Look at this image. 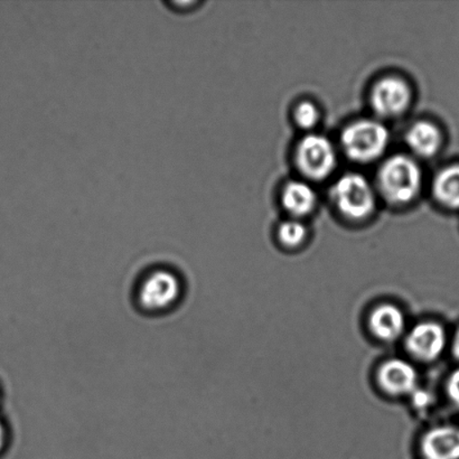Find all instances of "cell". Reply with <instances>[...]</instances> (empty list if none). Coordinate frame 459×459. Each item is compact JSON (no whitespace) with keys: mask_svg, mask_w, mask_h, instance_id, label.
I'll return each instance as SVG.
<instances>
[{"mask_svg":"<svg viewBox=\"0 0 459 459\" xmlns=\"http://www.w3.org/2000/svg\"><path fill=\"white\" fill-rule=\"evenodd\" d=\"M294 119L296 125L301 129L313 128L319 119L316 106L308 101L300 102L294 111Z\"/></svg>","mask_w":459,"mask_h":459,"instance_id":"15","label":"cell"},{"mask_svg":"<svg viewBox=\"0 0 459 459\" xmlns=\"http://www.w3.org/2000/svg\"><path fill=\"white\" fill-rule=\"evenodd\" d=\"M446 394L449 402L459 411V368L453 371L446 381Z\"/></svg>","mask_w":459,"mask_h":459,"instance_id":"16","label":"cell"},{"mask_svg":"<svg viewBox=\"0 0 459 459\" xmlns=\"http://www.w3.org/2000/svg\"><path fill=\"white\" fill-rule=\"evenodd\" d=\"M390 134L384 124L362 119L345 127L341 143L345 155L355 163L367 164L379 159L389 145Z\"/></svg>","mask_w":459,"mask_h":459,"instance_id":"2","label":"cell"},{"mask_svg":"<svg viewBox=\"0 0 459 459\" xmlns=\"http://www.w3.org/2000/svg\"><path fill=\"white\" fill-rule=\"evenodd\" d=\"M406 318L403 310L394 304H381L368 316V330L376 339L391 343L403 335Z\"/></svg>","mask_w":459,"mask_h":459,"instance_id":"9","label":"cell"},{"mask_svg":"<svg viewBox=\"0 0 459 459\" xmlns=\"http://www.w3.org/2000/svg\"><path fill=\"white\" fill-rule=\"evenodd\" d=\"M452 353L454 355V358H455L457 361H459V327L455 333V335H454L453 337Z\"/></svg>","mask_w":459,"mask_h":459,"instance_id":"17","label":"cell"},{"mask_svg":"<svg viewBox=\"0 0 459 459\" xmlns=\"http://www.w3.org/2000/svg\"><path fill=\"white\" fill-rule=\"evenodd\" d=\"M331 195L340 213L355 221L370 217L376 209L375 191L359 174L341 177L332 186Z\"/></svg>","mask_w":459,"mask_h":459,"instance_id":"4","label":"cell"},{"mask_svg":"<svg viewBox=\"0 0 459 459\" xmlns=\"http://www.w3.org/2000/svg\"><path fill=\"white\" fill-rule=\"evenodd\" d=\"M404 345L407 352L418 361L433 362L442 357L446 349V331L437 322H421L408 333Z\"/></svg>","mask_w":459,"mask_h":459,"instance_id":"7","label":"cell"},{"mask_svg":"<svg viewBox=\"0 0 459 459\" xmlns=\"http://www.w3.org/2000/svg\"><path fill=\"white\" fill-rule=\"evenodd\" d=\"M307 237V230L297 220H290L281 224L278 229V238L282 246L296 247L301 245Z\"/></svg>","mask_w":459,"mask_h":459,"instance_id":"14","label":"cell"},{"mask_svg":"<svg viewBox=\"0 0 459 459\" xmlns=\"http://www.w3.org/2000/svg\"><path fill=\"white\" fill-rule=\"evenodd\" d=\"M406 143L413 154L421 159H429L439 152L443 136L437 126L429 121H418L408 129Z\"/></svg>","mask_w":459,"mask_h":459,"instance_id":"11","label":"cell"},{"mask_svg":"<svg viewBox=\"0 0 459 459\" xmlns=\"http://www.w3.org/2000/svg\"><path fill=\"white\" fill-rule=\"evenodd\" d=\"M421 459H459V429L438 426L427 431L420 443Z\"/></svg>","mask_w":459,"mask_h":459,"instance_id":"10","label":"cell"},{"mask_svg":"<svg viewBox=\"0 0 459 459\" xmlns=\"http://www.w3.org/2000/svg\"><path fill=\"white\" fill-rule=\"evenodd\" d=\"M377 384L391 397H403L415 393L418 373L415 367L402 359H391L382 363L377 373Z\"/></svg>","mask_w":459,"mask_h":459,"instance_id":"8","label":"cell"},{"mask_svg":"<svg viewBox=\"0 0 459 459\" xmlns=\"http://www.w3.org/2000/svg\"><path fill=\"white\" fill-rule=\"evenodd\" d=\"M281 202L288 213L294 217H304L315 209L317 197L307 183L292 181L283 187Z\"/></svg>","mask_w":459,"mask_h":459,"instance_id":"12","label":"cell"},{"mask_svg":"<svg viewBox=\"0 0 459 459\" xmlns=\"http://www.w3.org/2000/svg\"><path fill=\"white\" fill-rule=\"evenodd\" d=\"M421 184L420 165L404 155L390 157L377 173L379 191L385 200L394 205L411 204L420 195Z\"/></svg>","mask_w":459,"mask_h":459,"instance_id":"1","label":"cell"},{"mask_svg":"<svg viewBox=\"0 0 459 459\" xmlns=\"http://www.w3.org/2000/svg\"><path fill=\"white\" fill-rule=\"evenodd\" d=\"M411 89L406 81L388 76L373 85L370 105L377 116L395 118L408 109L411 102Z\"/></svg>","mask_w":459,"mask_h":459,"instance_id":"6","label":"cell"},{"mask_svg":"<svg viewBox=\"0 0 459 459\" xmlns=\"http://www.w3.org/2000/svg\"><path fill=\"white\" fill-rule=\"evenodd\" d=\"M7 440V431L4 429V422L0 420V453H2L4 445H6Z\"/></svg>","mask_w":459,"mask_h":459,"instance_id":"18","label":"cell"},{"mask_svg":"<svg viewBox=\"0 0 459 459\" xmlns=\"http://www.w3.org/2000/svg\"><path fill=\"white\" fill-rule=\"evenodd\" d=\"M182 292L181 278L177 273L168 268H155L139 283L137 303L147 313H164L178 304Z\"/></svg>","mask_w":459,"mask_h":459,"instance_id":"3","label":"cell"},{"mask_svg":"<svg viewBox=\"0 0 459 459\" xmlns=\"http://www.w3.org/2000/svg\"><path fill=\"white\" fill-rule=\"evenodd\" d=\"M297 169L305 178L323 181L336 166V152L332 143L322 134H308L296 148Z\"/></svg>","mask_w":459,"mask_h":459,"instance_id":"5","label":"cell"},{"mask_svg":"<svg viewBox=\"0 0 459 459\" xmlns=\"http://www.w3.org/2000/svg\"><path fill=\"white\" fill-rule=\"evenodd\" d=\"M433 195L444 208L459 210V165L439 170L434 178Z\"/></svg>","mask_w":459,"mask_h":459,"instance_id":"13","label":"cell"}]
</instances>
